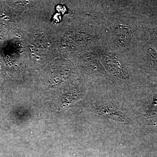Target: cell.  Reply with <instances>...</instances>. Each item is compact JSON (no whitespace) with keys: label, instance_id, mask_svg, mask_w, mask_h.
<instances>
[{"label":"cell","instance_id":"cell-1","mask_svg":"<svg viewBox=\"0 0 157 157\" xmlns=\"http://www.w3.org/2000/svg\"><path fill=\"white\" fill-rule=\"evenodd\" d=\"M135 1H101V45L126 56L138 50L137 20Z\"/></svg>","mask_w":157,"mask_h":157},{"label":"cell","instance_id":"cell-3","mask_svg":"<svg viewBox=\"0 0 157 157\" xmlns=\"http://www.w3.org/2000/svg\"><path fill=\"white\" fill-rule=\"evenodd\" d=\"M147 57L150 64L157 71V51L149 48L147 51Z\"/></svg>","mask_w":157,"mask_h":157},{"label":"cell","instance_id":"cell-2","mask_svg":"<svg viewBox=\"0 0 157 157\" xmlns=\"http://www.w3.org/2000/svg\"><path fill=\"white\" fill-rule=\"evenodd\" d=\"M95 50L108 75L128 81L135 69H138L131 56L113 51L101 44L96 47Z\"/></svg>","mask_w":157,"mask_h":157}]
</instances>
